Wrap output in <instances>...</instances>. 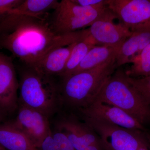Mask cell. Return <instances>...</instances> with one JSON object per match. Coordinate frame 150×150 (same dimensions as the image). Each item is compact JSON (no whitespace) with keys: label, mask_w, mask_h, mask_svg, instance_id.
<instances>
[{"label":"cell","mask_w":150,"mask_h":150,"mask_svg":"<svg viewBox=\"0 0 150 150\" xmlns=\"http://www.w3.org/2000/svg\"><path fill=\"white\" fill-rule=\"evenodd\" d=\"M50 15L35 17L9 13L0 21V47L9 51L26 67L34 68L54 48L85 38V29L57 34L51 27Z\"/></svg>","instance_id":"6da1fadb"},{"label":"cell","mask_w":150,"mask_h":150,"mask_svg":"<svg viewBox=\"0 0 150 150\" xmlns=\"http://www.w3.org/2000/svg\"><path fill=\"white\" fill-rule=\"evenodd\" d=\"M117 69L115 58L92 69L62 78L60 90L63 108L77 111L91 105Z\"/></svg>","instance_id":"7a4b0ae2"},{"label":"cell","mask_w":150,"mask_h":150,"mask_svg":"<svg viewBox=\"0 0 150 150\" xmlns=\"http://www.w3.org/2000/svg\"><path fill=\"white\" fill-rule=\"evenodd\" d=\"M18 105L34 109L50 119L63 108L60 84L53 76L26 67L22 71L19 83Z\"/></svg>","instance_id":"3957f363"},{"label":"cell","mask_w":150,"mask_h":150,"mask_svg":"<svg viewBox=\"0 0 150 150\" xmlns=\"http://www.w3.org/2000/svg\"><path fill=\"white\" fill-rule=\"evenodd\" d=\"M95 100L114 105L145 126L150 124V105L119 68L108 80Z\"/></svg>","instance_id":"277c9868"},{"label":"cell","mask_w":150,"mask_h":150,"mask_svg":"<svg viewBox=\"0 0 150 150\" xmlns=\"http://www.w3.org/2000/svg\"><path fill=\"white\" fill-rule=\"evenodd\" d=\"M108 8L104 5L86 7L72 0H62L50 15L51 27L56 33L64 34L89 27Z\"/></svg>","instance_id":"5b68a950"},{"label":"cell","mask_w":150,"mask_h":150,"mask_svg":"<svg viewBox=\"0 0 150 150\" xmlns=\"http://www.w3.org/2000/svg\"><path fill=\"white\" fill-rule=\"evenodd\" d=\"M79 118L98 135L104 150H140L150 146L143 131L129 130L91 117Z\"/></svg>","instance_id":"8992f818"},{"label":"cell","mask_w":150,"mask_h":150,"mask_svg":"<svg viewBox=\"0 0 150 150\" xmlns=\"http://www.w3.org/2000/svg\"><path fill=\"white\" fill-rule=\"evenodd\" d=\"M54 128L66 135L76 150H104L96 132L74 112H59Z\"/></svg>","instance_id":"52a82bcc"},{"label":"cell","mask_w":150,"mask_h":150,"mask_svg":"<svg viewBox=\"0 0 150 150\" xmlns=\"http://www.w3.org/2000/svg\"><path fill=\"white\" fill-rule=\"evenodd\" d=\"M115 14L108 8L102 15L86 28L88 35L96 46H115L122 45L132 32L121 23H115Z\"/></svg>","instance_id":"ba28073f"},{"label":"cell","mask_w":150,"mask_h":150,"mask_svg":"<svg viewBox=\"0 0 150 150\" xmlns=\"http://www.w3.org/2000/svg\"><path fill=\"white\" fill-rule=\"evenodd\" d=\"M107 5L131 32L150 27V0H107Z\"/></svg>","instance_id":"9c48e42d"},{"label":"cell","mask_w":150,"mask_h":150,"mask_svg":"<svg viewBox=\"0 0 150 150\" xmlns=\"http://www.w3.org/2000/svg\"><path fill=\"white\" fill-rule=\"evenodd\" d=\"M18 110L16 118L8 122L21 131L38 149L52 131L50 119L41 112L23 105H19Z\"/></svg>","instance_id":"30bf717a"},{"label":"cell","mask_w":150,"mask_h":150,"mask_svg":"<svg viewBox=\"0 0 150 150\" xmlns=\"http://www.w3.org/2000/svg\"><path fill=\"white\" fill-rule=\"evenodd\" d=\"M77 112L80 116L100 119L129 130L144 131L147 129L120 108L98 100H95L87 107Z\"/></svg>","instance_id":"8fae6325"},{"label":"cell","mask_w":150,"mask_h":150,"mask_svg":"<svg viewBox=\"0 0 150 150\" xmlns=\"http://www.w3.org/2000/svg\"><path fill=\"white\" fill-rule=\"evenodd\" d=\"M19 83L12 61L0 53V108L8 115L18 107Z\"/></svg>","instance_id":"7c38bea8"},{"label":"cell","mask_w":150,"mask_h":150,"mask_svg":"<svg viewBox=\"0 0 150 150\" xmlns=\"http://www.w3.org/2000/svg\"><path fill=\"white\" fill-rule=\"evenodd\" d=\"M54 48L37 63L33 69L41 74L53 76H61L76 43Z\"/></svg>","instance_id":"4fadbf2b"},{"label":"cell","mask_w":150,"mask_h":150,"mask_svg":"<svg viewBox=\"0 0 150 150\" xmlns=\"http://www.w3.org/2000/svg\"><path fill=\"white\" fill-rule=\"evenodd\" d=\"M0 146L6 150H38L24 134L8 121L0 123Z\"/></svg>","instance_id":"5bb4252c"},{"label":"cell","mask_w":150,"mask_h":150,"mask_svg":"<svg viewBox=\"0 0 150 150\" xmlns=\"http://www.w3.org/2000/svg\"><path fill=\"white\" fill-rule=\"evenodd\" d=\"M121 46H94L89 51L72 74L92 69L116 58Z\"/></svg>","instance_id":"9a60e30c"},{"label":"cell","mask_w":150,"mask_h":150,"mask_svg":"<svg viewBox=\"0 0 150 150\" xmlns=\"http://www.w3.org/2000/svg\"><path fill=\"white\" fill-rule=\"evenodd\" d=\"M57 0H23L10 12L35 17H44L50 14L59 4Z\"/></svg>","instance_id":"2e32d148"},{"label":"cell","mask_w":150,"mask_h":150,"mask_svg":"<svg viewBox=\"0 0 150 150\" xmlns=\"http://www.w3.org/2000/svg\"><path fill=\"white\" fill-rule=\"evenodd\" d=\"M96 46L93 40L88 35L83 40L77 42L72 50L61 76L63 78L72 74L89 51Z\"/></svg>","instance_id":"e0dca14e"},{"label":"cell","mask_w":150,"mask_h":150,"mask_svg":"<svg viewBox=\"0 0 150 150\" xmlns=\"http://www.w3.org/2000/svg\"><path fill=\"white\" fill-rule=\"evenodd\" d=\"M129 69L125 71L130 77H145L150 76V43L134 59Z\"/></svg>","instance_id":"ac0fdd59"},{"label":"cell","mask_w":150,"mask_h":150,"mask_svg":"<svg viewBox=\"0 0 150 150\" xmlns=\"http://www.w3.org/2000/svg\"><path fill=\"white\" fill-rule=\"evenodd\" d=\"M38 150H76L64 133L54 129L45 138Z\"/></svg>","instance_id":"d6986e66"},{"label":"cell","mask_w":150,"mask_h":150,"mask_svg":"<svg viewBox=\"0 0 150 150\" xmlns=\"http://www.w3.org/2000/svg\"><path fill=\"white\" fill-rule=\"evenodd\" d=\"M126 77L129 82L141 93L150 105V76L134 78L130 77L126 75Z\"/></svg>","instance_id":"ffe728a7"},{"label":"cell","mask_w":150,"mask_h":150,"mask_svg":"<svg viewBox=\"0 0 150 150\" xmlns=\"http://www.w3.org/2000/svg\"><path fill=\"white\" fill-rule=\"evenodd\" d=\"M23 0H0V21Z\"/></svg>","instance_id":"44dd1931"},{"label":"cell","mask_w":150,"mask_h":150,"mask_svg":"<svg viewBox=\"0 0 150 150\" xmlns=\"http://www.w3.org/2000/svg\"><path fill=\"white\" fill-rule=\"evenodd\" d=\"M78 5L86 7H93L104 5L107 4V0H72Z\"/></svg>","instance_id":"7402d4cb"},{"label":"cell","mask_w":150,"mask_h":150,"mask_svg":"<svg viewBox=\"0 0 150 150\" xmlns=\"http://www.w3.org/2000/svg\"><path fill=\"white\" fill-rule=\"evenodd\" d=\"M8 115L0 108V123L6 122Z\"/></svg>","instance_id":"603a6c76"},{"label":"cell","mask_w":150,"mask_h":150,"mask_svg":"<svg viewBox=\"0 0 150 150\" xmlns=\"http://www.w3.org/2000/svg\"><path fill=\"white\" fill-rule=\"evenodd\" d=\"M144 134L148 143L150 146V130L147 129L146 131H144Z\"/></svg>","instance_id":"cb8c5ba5"},{"label":"cell","mask_w":150,"mask_h":150,"mask_svg":"<svg viewBox=\"0 0 150 150\" xmlns=\"http://www.w3.org/2000/svg\"><path fill=\"white\" fill-rule=\"evenodd\" d=\"M140 150H150V146H149L146 147L142 148Z\"/></svg>","instance_id":"d4e9b609"},{"label":"cell","mask_w":150,"mask_h":150,"mask_svg":"<svg viewBox=\"0 0 150 150\" xmlns=\"http://www.w3.org/2000/svg\"><path fill=\"white\" fill-rule=\"evenodd\" d=\"M0 150H6L5 149H4V148H3L1 146H0Z\"/></svg>","instance_id":"484cf974"}]
</instances>
